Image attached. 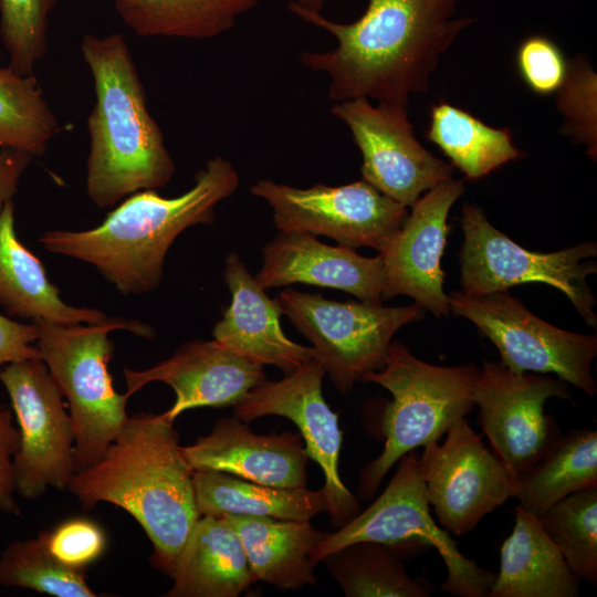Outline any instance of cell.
<instances>
[{"label":"cell","mask_w":597,"mask_h":597,"mask_svg":"<svg viewBox=\"0 0 597 597\" xmlns=\"http://www.w3.org/2000/svg\"><path fill=\"white\" fill-rule=\"evenodd\" d=\"M457 1L368 0L352 23L334 22L293 0L289 9L337 40L334 50L300 55L304 67L328 75L333 102L371 97L407 107L411 94L428 90L441 55L473 21L454 17Z\"/></svg>","instance_id":"6da1fadb"},{"label":"cell","mask_w":597,"mask_h":597,"mask_svg":"<svg viewBox=\"0 0 597 597\" xmlns=\"http://www.w3.org/2000/svg\"><path fill=\"white\" fill-rule=\"evenodd\" d=\"M165 412L128 416L101 458L75 471L67 490L84 507L106 502L128 512L153 545L151 565L170 576L200 517L193 473Z\"/></svg>","instance_id":"7a4b0ae2"},{"label":"cell","mask_w":597,"mask_h":597,"mask_svg":"<svg viewBox=\"0 0 597 597\" xmlns=\"http://www.w3.org/2000/svg\"><path fill=\"white\" fill-rule=\"evenodd\" d=\"M228 159L214 156L196 172L193 186L174 198L137 191L121 201L92 229L45 231L39 242L53 253L84 261L124 295L155 290L169 248L186 229L210 224L214 209L239 187Z\"/></svg>","instance_id":"3957f363"},{"label":"cell","mask_w":597,"mask_h":597,"mask_svg":"<svg viewBox=\"0 0 597 597\" xmlns=\"http://www.w3.org/2000/svg\"><path fill=\"white\" fill-rule=\"evenodd\" d=\"M80 50L95 92L87 117L86 192L96 207L107 209L137 191L165 187L175 161L124 35L88 33Z\"/></svg>","instance_id":"277c9868"},{"label":"cell","mask_w":597,"mask_h":597,"mask_svg":"<svg viewBox=\"0 0 597 597\" xmlns=\"http://www.w3.org/2000/svg\"><path fill=\"white\" fill-rule=\"evenodd\" d=\"M35 347L62 396L74 430V468L83 470L105 452L126 422L129 396L119 394L108 371L114 345L108 334L125 329L148 338L147 324L111 317L96 324L62 325L35 320Z\"/></svg>","instance_id":"5b68a950"},{"label":"cell","mask_w":597,"mask_h":597,"mask_svg":"<svg viewBox=\"0 0 597 597\" xmlns=\"http://www.w3.org/2000/svg\"><path fill=\"white\" fill-rule=\"evenodd\" d=\"M480 369L474 364L443 367L415 357L400 342H391L381 369L363 381L387 389L392 400L381 417L385 446L360 472L358 492L367 500L409 451L439 441L474 408L473 388Z\"/></svg>","instance_id":"8992f818"},{"label":"cell","mask_w":597,"mask_h":597,"mask_svg":"<svg viewBox=\"0 0 597 597\" xmlns=\"http://www.w3.org/2000/svg\"><path fill=\"white\" fill-rule=\"evenodd\" d=\"M420 454L409 451L384 492L366 510L334 533H327L316 548L322 562L328 554L356 542H376L397 553L429 547L438 551L447 567L444 593L459 597H488L496 574L480 567L458 549L457 542L430 513L419 468Z\"/></svg>","instance_id":"52a82bcc"},{"label":"cell","mask_w":597,"mask_h":597,"mask_svg":"<svg viewBox=\"0 0 597 597\" xmlns=\"http://www.w3.org/2000/svg\"><path fill=\"white\" fill-rule=\"evenodd\" d=\"M275 298L282 313L312 343L314 358L343 394L381 369L395 333L421 315L417 304L386 307L337 302L293 289L281 291Z\"/></svg>","instance_id":"ba28073f"},{"label":"cell","mask_w":597,"mask_h":597,"mask_svg":"<svg viewBox=\"0 0 597 597\" xmlns=\"http://www.w3.org/2000/svg\"><path fill=\"white\" fill-rule=\"evenodd\" d=\"M464 241L460 251V284L468 295L507 291L524 283H544L562 291L585 322L595 326V298L586 283L596 273V243L584 242L553 253L528 251L495 229L476 206L462 208Z\"/></svg>","instance_id":"9c48e42d"},{"label":"cell","mask_w":597,"mask_h":597,"mask_svg":"<svg viewBox=\"0 0 597 597\" xmlns=\"http://www.w3.org/2000/svg\"><path fill=\"white\" fill-rule=\"evenodd\" d=\"M450 311L471 321L498 348L501 364L516 373L555 374L593 397L597 337L558 328L531 313L506 291L485 295L453 292Z\"/></svg>","instance_id":"30bf717a"},{"label":"cell","mask_w":597,"mask_h":597,"mask_svg":"<svg viewBox=\"0 0 597 597\" xmlns=\"http://www.w3.org/2000/svg\"><path fill=\"white\" fill-rule=\"evenodd\" d=\"M19 430L13 458L15 492L36 499L49 488L65 490L75 472L74 430L62 394L41 358L6 365L0 370Z\"/></svg>","instance_id":"8fae6325"},{"label":"cell","mask_w":597,"mask_h":597,"mask_svg":"<svg viewBox=\"0 0 597 597\" xmlns=\"http://www.w3.org/2000/svg\"><path fill=\"white\" fill-rule=\"evenodd\" d=\"M549 398L569 399L568 383L547 374L516 373L484 360L473 388L478 422L511 479L535 465L561 437L544 413Z\"/></svg>","instance_id":"7c38bea8"},{"label":"cell","mask_w":597,"mask_h":597,"mask_svg":"<svg viewBox=\"0 0 597 597\" xmlns=\"http://www.w3.org/2000/svg\"><path fill=\"white\" fill-rule=\"evenodd\" d=\"M250 192L269 203L279 231L325 235L353 249L380 251L408 217L407 207L364 179L305 189L262 179L251 186Z\"/></svg>","instance_id":"4fadbf2b"},{"label":"cell","mask_w":597,"mask_h":597,"mask_svg":"<svg viewBox=\"0 0 597 597\" xmlns=\"http://www.w3.org/2000/svg\"><path fill=\"white\" fill-rule=\"evenodd\" d=\"M423 448L419 468L427 499L448 533L472 532L512 498L513 480L464 418L448 430L442 444L432 441Z\"/></svg>","instance_id":"5bb4252c"},{"label":"cell","mask_w":597,"mask_h":597,"mask_svg":"<svg viewBox=\"0 0 597 597\" xmlns=\"http://www.w3.org/2000/svg\"><path fill=\"white\" fill-rule=\"evenodd\" d=\"M322 364L312 358L276 381L268 379L254 387L238 405L234 417L251 421L263 416H282L298 428L308 459L316 462L325 478L322 488L332 523L342 526L360 512L355 495L338 473L343 432L338 417L326 404Z\"/></svg>","instance_id":"9a60e30c"},{"label":"cell","mask_w":597,"mask_h":597,"mask_svg":"<svg viewBox=\"0 0 597 597\" xmlns=\"http://www.w3.org/2000/svg\"><path fill=\"white\" fill-rule=\"evenodd\" d=\"M331 112L362 153L363 179L394 201L411 207L423 191L451 178L452 166L416 138L407 107L357 97L335 103Z\"/></svg>","instance_id":"2e32d148"},{"label":"cell","mask_w":597,"mask_h":597,"mask_svg":"<svg viewBox=\"0 0 597 597\" xmlns=\"http://www.w3.org/2000/svg\"><path fill=\"white\" fill-rule=\"evenodd\" d=\"M463 191L464 179L450 178L411 206V213L379 251L384 300L408 295L438 317L449 315L441 258L448 234L447 218Z\"/></svg>","instance_id":"e0dca14e"},{"label":"cell","mask_w":597,"mask_h":597,"mask_svg":"<svg viewBox=\"0 0 597 597\" xmlns=\"http://www.w3.org/2000/svg\"><path fill=\"white\" fill-rule=\"evenodd\" d=\"M124 377L129 397L154 381L168 385L176 400L165 415L172 421L189 409L235 406L266 380L263 366L216 339L185 343L150 368H125Z\"/></svg>","instance_id":"ac0fdd59"},{"label":"cell","mask_w":597,"mask_h":597,"mask_svg":"<svg viewBox=\"0 0 597 597\" xmlns=\"http://www.w3.org/2000/svg\"><path fill=\"white\" fill-rule=\"evenodd\" d=\"M262 253L255 279L265 291L303 283L344 291L365 303L384 300L380 255L362 256L353 248L328 245L313 234L292 231H280Z\"/></svg>","instance_id":"d6986e66"},{"label":"cell","mask_w":597,"mask_h":597,"mask_svg":"<svg viewBox=\"0 0 597 597\" xmlns=\"http://www.w3.org/2000/svg\"><path fill=\"white\" fill-rule=\"evenodd\" d=\"M181 449L195 471H220L276 488L306 486L308 455L301 434L291 431L258 434L245 421L222 418L209 434Z\"/></svg>","instance_id":"ffe728a7"},{"label":"cell","mask_w":597,"mask_h":597,"mask_svg":"<svg viewBox=\"0 0 597 597\" xmlns=\"http://www.w3.org/2000/svg\"><path fill=\"white\" fill-rule=\"evenodd\" d=\"M223 277L231 303L213 327V339L255 364L275 366L285 374L314 358L311 346L297 344L284 334L276 298L269 297L238 253L227 255Z\"/></svg>","instance_id":"44dd1931"},{"label":"cell","mask_w":597,"mask_h":597,"mask_svg":"<svg viewBox=\"0 0 597 597\" xmlns=\"http://www.w3.org/2000/svg\"><path fill=\"white\" fill-rule=\"evenodd\" d=\"M15 206L8 201L0 212V306L10 317L44 320L62 325L106 321L97 308L66 304L50 282L41 262L18 238Z\"/></svg>","instance_id":"7402d4cb"},{"label":"cell","mask_w":597,"mask_h":597,"mask_svg":"<svg viewBox=\"0 0 597 597\" xmlns=\"http://www.w3.org/2000/svg\"><path fill=\"white\" fill-rule=\"evenodd\" d=\"M169 577L167 597H237L256 582L240 536L212 515L199 517Z\"/></svg>","instance_id":"603a6c76"},{"label":"cell","mask_w":597,"mask_h":597,"mask_svg":"<svg viewBox=\"0 0 597 597\" xmlns=\"http://www.w3.org/2000/svg\"><path fill=\"white\" fill-rule=\"evenodd\" d=\"M241 538L256 580L281 590L314 585L315 553L327 533L310 521L222 515Z\"/></svg>","instance_id":"cb8c5ba5"},{"label":"cell","mask_w":597,"mask_h":597,"mask_svg":"<svg viewBox=\"0 0 597 597\" xmlns=\"http://www.w3.org/2000/svg\"><path fill=\"white\" fill-rule=\"evenodd\" d=\"M500 572L488 597H577L580 578L543 530L519 505L511 535L500 551Z\"/></svg>","instance_id":"d4e9b609"},{"label":"cell","mask_w":597,"mask_h":597,"mask_svg":"<svg viewBox=\"0 0 597 597\" xmlns=\"http://www.w3.org/2000/svg\"><path fill=\"white\" fill-rule=\"evenodd\" d=\"M193 489L200 516L248 515L310 521L326 511L322 489L270 486L220 471H195Z\"/></svg>","instance_id":"484cf974"},{"label":"cell","mask_w":597,"mask_h":597,"mask_svg":"<svg viewBox=\"0 0 597 597\" xmlns=\"http://www.w3.org/2000/svg\"><path fill=\"white\" fill-rule=\"evenodd\" d=\"M591 488H597V432L573 429L514 480L512 498L538 517L567 495Z\"/></svg>","instance_id":"4316f807"},{"label":"cell","mask_w":597,"mask_h":597,"mask_svg":"<svg viewBox=\"0 0 597 597\" xmlns=\"http://www.w3.org/2000/svg\"><path fill=\"white\" fill-rule=\"evenodd\" d=\"M136 35L206 40L231 30L260 0H112Z\"/></svg>","instance_id":"83f0119b"},{"label":"cell","mask_w":597,"mask_h":597,"mask_svg":"<svg viewBox=\"0 0 597 597\" xmlns=\"http://www.w3.org/2000/svg\"><path fill=\"white\" fill-rule=\"evenodd\" d=\"M427 138L469 179H480L523 156L507 128L491 127L446 102L431 107Z\"/></svg>","instance_id":"f1b7e54d"},{"label":"cell","mask_w":597,"mask_h":597,"mask_svg":"<svg viewBox=\"0 0 597 597\" xmlns=\"http://www.w3.org/2000/svg\"><path fill=\"white\" fill-rule=\"evenodd\" d=\"M347 597H430L433 588L407 573L398 553L376 542H356L323 558Z\"/></svg>","instance_id":"f546056e"},{"label":"cell","mask_w":597,"mask_h":597,"mask_svg":"<svg viewBox=\"0 0 597 597\" xmlns=\"http://www.w3.org/2000/svg\"><path fill=\"white\" fill-rule=\"evenodd\" d=\"M62 128L34 74L0 66V148L41 157Z\"/></svg>","instance_id":"4dcf8cb0"},{"label":"cell","mask_w":597,"mask_h":597,"mask_svg":"<svg viewBox=\"0 0 597 597\" xmlns=\"http://www.w3.org/2000/svg\"><path fill=\"white\" fill-rule=\"evenodd\" d=\"M538 521L572 570L597 583V488L574 492L552 505Z\"/></svg>","instance_id":"1f68e13d"},{"label":"cell","mask_w":597,"mask_h":597,"mask_svg":"<svg viewBox=\"0 0 597 597\" xmlns=\"http://www.w3.org/2000/svg\"><path fill=\"white\" fill-rule=\"evenodd\" d=\"M0 585L56 597H95L84 570L59 563L41 537L12 541L0 555Z\"/></svg>","instance_id":"d6a6232c"},{"label":"cell","mask_w":597,"mask_h":597,"mask_svg":"<svg viewBox=\"0 0 597 597\" xmlns=\"http://www.w3.org/2000/svg\"><path fill=\"white\" fill-rule=\"evenodd\" d=\"M59 0H0V36L9 66L34 74L48 50L50 14Z\"/></svg>","instance_id":"836d02e7"},{"label":"cell","mask_w":597,"mask_h":597,"mask_svg":"<svg viewBox=\"0 0 597 597\" xmlns=\"http://www.w3.org/2000/svg\"><path fill=\"white\" fill-rule=\"evenodd\" d=\"M45 548L62 565L84 570L106 549V535L95 522L74 517L39 534Z\"/></svg>","instance_id":"e575fe53"},{"label":"cell","mask_w":597,"mask_h":597,"mask_svg":"<svg viewBox=\"0 0 597 597\" xmlns=\"http://www.w3.org/2000/svg\"><path fill=\"white\" fill-rule=\"evenodd\" d=\"M558 107L565 115L566 132L596 155V75L583 62L569 64L568 76L559 90Z\"/></svg>","instance_id":"d590c367"},{"label":"cell","mask_w":597,"mask_h":597,"mask_svg":"<svg viewBox=\"0 0 597 597\" xmlns=\"http://www.w3.org/2000/svg\"><path fill=\"white\" fill-rule=\"evenodd\" d=\"M516 67L524 84L541 96L558 92L569 73L559 46L543 35H532L516 51Z\"/></svg>","instance_id":"8d00e7d4"},{"label":"cell","mask_w":597,"mask_h":597,"mask_svg":"<svg viewBox=\"0 0 597 597\" xmlns=\"http://www.w3.org/2000/svg\"><path fill=\"white\" fill-rule=\"evenodd\" d=\"M19 441V430L10 409L0 406V511L8 514H19L13 473Z\"/></svg>","instance_id":"74e56055"},{"label":"cell","mask_w":597,"mask_h":597,"mask_svg":"<svg viewBox=\"0 0 597 597\" xmlns=\"http://www.w3.org/2000/svg\"><path fill=\"white\" fill-rule=\"evenodd\" d=\"M36 326L23 324L0 313V367L11 363L41 358L35 341Z\"/></svg>","instance_id":"f35d334b"},{"label":"cell","mask_w":597,"mask_h":597,"mask_svg":"<svg viewBox=\"0 0 597 597\" xmlns=\"http://www.w3.org/2000/svg\"><path fill=\"white\" fill-rule=\"evenodd\" d=\"M31 161L28 154L0 148V212L17 193L20 179Z\"/></svg>","instance_id":"ab89813d"},{"label":"cell","mask_w":597,"mask_h":597,"mask_svg":"<svg viewBox=\"0 0 597 597\" xmlns=\"http://www.w3.org/2000/svg\"><path fill=\"white\" fill-rule=\"evenodd\" d=\"M296 4H298L301 8L312 11V12H321V10L324 7L325 0H293Z\"/></svg>","instance_id":"60d3db41"},{"label":"cell","mask_w":597,"mask_h":597,"mask_svg":"<svg viewBox=\"0 0 597 597\" xmlns=\"http://www.w3.org/2000/svg\"><path fill=\"white\" fill-rule=\"evenodd\" d=\"M0 57H1V54H0Z\"/></svg>","instance_id":"b9f144b4"}]
</instances>
